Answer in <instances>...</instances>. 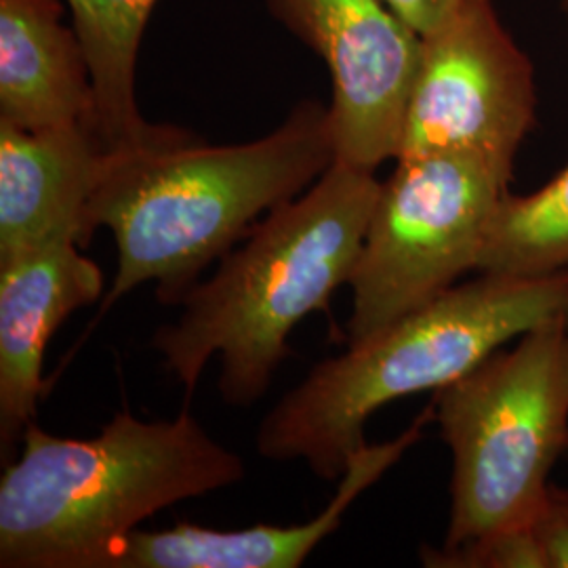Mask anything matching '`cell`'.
Returning <instances> with one entry per match:
<instances>
[{
  "mask_svg": "<svg viewBox=\"0 0 568 568\" xmlns=\"http://www.w3.org/2000/svg\"><path fill=\"white\" fill-rule=\"evenodd\" d=\"M335 161L331 110L318 100L297 103L255 142L206 145L183 131L110 152L87 209L91 234L108 227L119 248L100 316L143 283H156L163 304H180L260 217L302 196Z\"/></svg>",
  "mask_w": 568,
  "mask_h": 568,
  "instance_id": "cell-1",
  "label": "cell"
},
{
  "mask_svg": "<svg viewBox=\"0 0 568 568\" xmlns=\"http://www.w3.org/2000/svg\"><path fill=\"white\" fill-rule=\"evenodd\" d=\"M382 182L335 161L302 196L270 211L206 281L182 297L175 323L150 345L187 396L213 356L230 406L255 405L291 354L288 335L307 314L328 310L349 283Z\"/></svg>",
  "mask_w": 568,
  "mask_h": 568,
  "instance_id": "cell-2",
  "label": "cell"
},
{
  "mask_svg": "<svg viewBox=\"0 0 568 568\" xmlns=\"http://www.w3.org/2000/svg\"><path fill=\"white\" fill-rule=\"evenodd\" d=\"M568 325V272L504 276L478 272L314 366L257 429V453L278 464L305 462L321 480H339L365 447L379 408L464 377L537 326Z\"/></svg>",
  "mask_w": 568,
  "mask_h": 568,
  "instance_id": "cell-3",
  "label": "cell"
},
{
  "mask_svg": "<svg viewBox=\"0 0 568 568\" xmlns=\"http://www.w3.org/2000/svg\"><path fill=\"white\" fill-rule=\"evenodd\" d=\"M21 445L0 478L2 568H95L145 518L246 476L187 408L166 422L121 410L93 438L32 424Z\"/></svg>",
  "mask_w": 568,
  "mask_h": 568,
  "instance_id": "cell-4",
  "label": "cell"
},
{
  "mask_svg": "<svg viewBox=\"0 0 568 568\" xmlns=\"http://www.w3.org/2000/svg\"><path fill=\"white\" fill-rule=\"evenodd\" d=\"M436 422L453 455L443 548L525 527L568 453V325L549 323L497 349L436 392Z\"/></svg>",
  "mask_w": 568,
  "mask_h": 568,
  "instance_id": "cell-5",
  "label": "cell"
},
{
  "mask_svg": "<svg viewBox=\"0 0 568 568\" xmlns=\"http://www.w3.org/2000/svg\"><path fill=\"white\" fill-rule=\"evenodd\" d=\"M514 164L464 150L396 159L349 276L347 344L429 304L467 274Z\"/></svg>",
  "mask_w": 568,
  "mask_h": 568,
  "instance_id": "cell-6",
  "label": "cell"
},
{
  "mask_svg": "<svg viewBox=\"0 0 568 568\" xmlns=\"http://www.w3.org/2000/svg\"><path fill=\"white\" fill-rule=\"evenodd\" d=\"M535 119L532 61L493 0H474L424 34L398 156L464 150L514 164Z\"/></svg>",
  "mask_w": 568,
  "mask_h": 568,
  "instance_id": "cell-7",
  "label": "cell"
},
{
  "mask_svg": "<svg viewBox=\"0 0 568 568\" xmlns=\"http://www.w3.org/2000/svg\"><path fill=\"white\" fill-rule=\"evenodd\" d=\"M267 7L325 61L337 161L373 173L396 161L424 37L386 0H267Z\"/></svg>",
  "mask_w": 568,
  "mask_h": 568,
  "instance_id": "cell-8",
  "label": "cell"
},
{
  "mask_svg": "<svg viewBox=\"0 0 568 568\" xmlns=\"http://www.w3.org/2000/svg\"><path fill=\"white\" fill-rule=\"evenodd\" d=\"M434 403L396 440L358 448L345 467L331 504L304 525H255L215 530L175 525L166 530L135 528L105 549L95 568H300L331 532L342 527L349 506L375 485L413 447L429 419Z\"/></svg>",
  "mask_w": 568,
  "mask_h": 568,
  "instance_id": "cell-9",
  "label": "cell"
},
{
  "mask_svg": "<svg viewBox=\"0 0 568 568\" xmlns=\"http://www.w3.org/2000/svg\"><path fill=\"white\" fill-rule=\"evenodd\" d=\"M77 243H53L0 262V447L13 459L34 424L44 349L63 321L103 295L100 265Z\"/></svg>",
  "mask_w": 568,
  "mask_h": 568,
  "instance_id": "cell-10",
  "label": "cell"
},
{
  "mask_svg": "<svg viewBox=\"0 0 568 568\" xmlns=\"http://www.w3.org/2000/svg\"><path fill=\"white\" fill-rule=\"evenodd\" d=\"M108 156L89 124L26 131L0 122V262L47 244L87 246V209Z\"/></svg>",
  "mask_w": 568,
  "mask_h": 568,
  "instance_id": "cell-11",
  "label": "cell"
},
{
  "mask_svg": "<svg viewBox=\"0 0 568 568\" xmlns=\"http://www.w3.org/2000/svg\"><path fill=\"white\" fill-rule=\"evenodd\" d=\"M65 0H0V122L26 131L89 124L91 70Z\"/></svg>",
  "mask_w": 568,
  "mask_h": 568,
  "instance_id": "cell-12",
  "label": "cell"
},
{
  "mask_svg": "<svg viewBox=\"0 0 568 568\" xmlns=\"http://www.w3.org/2000/svg\"><path fill=\"white\" fill-rule=\"evenodd\" d=\"M154 2L65 0L91 70V129L110 152L166 142L183 133L178 126L145 121L135 100L138 53Z\"/></svg>",
  "mask_w": 568,
  "mask_h": 568,
  "instance_id": "cell-13",
  "label": "cell"
},
{
  "mask_svg": "<svg viewBox=\"0 0 568 568\" xmlns=\"http://www.w3.org/2000/svg\"><path fill=\"white\" fill-rule=\"evenodd\" d=\"M476 272L528 278L568 272V164L541 190L499 201Z\"/></svg>",
  "mask_w": 568,
  "mask_h": 568,
  "instance_id": "cell-14",
  "label": "cell"
},
{
  "mask_svg": "<svg viewBox=\"0 0 568 568\" xmlns=\"http://www.w3.org/2000/svg\"><path fill=\"white\" fill-rule=\"evenodd\" d=\"M422 560L432 568H546L528 525L495 530L457 548H424Z\"/></svg>",
  "mask_w": 568,
  "mask_h": 568,
  "instance_id": "cell-15",
  "label": "cell"
},
{
  "mask_svg": "<svg viewBox=\"0 0 568 568\" xmlns=\"http://www.w3.org/2000/svg\"><path fill=\"white\" fill-rule=\"evenodd\" d=\"M528 527L541 548L546 568H568V488L549 485Z\"/></svg>",
  "mask_w": 568,
  "mask_h": 568,
  "instance_id": "cell-16",
  "label": "cell"
},
{
  "mask_svg": "<svg viewBox=\"0 0 568 568\" xmlns=\"http://www.w3.org/2000/svg\"><path fill=\"white\" fill-rule=\"evenodd\" d=\"M389 9L417 30L422 37L440 21L474 0H386Z\"/></svg>",
  "mask_w": 568,
  "mask_h": 568,
  "instance_id": "cell-17",
  "label": "cell"
},
{
  "mask_svg": "<svg viewBox=\"0 0 568 568\" xmlns=\"http://www.w3.org/2000/svg\"><path fill=\"white\" fill-rule=\"evenodd\" d=\"M562 2H565V7L568 9V0H562Z\"/></svg>",
  "mask_w": 568,
  "mask_h": 568,
  "instance_id": "cell-18",
  "label": "cell"
}]
</instances>
